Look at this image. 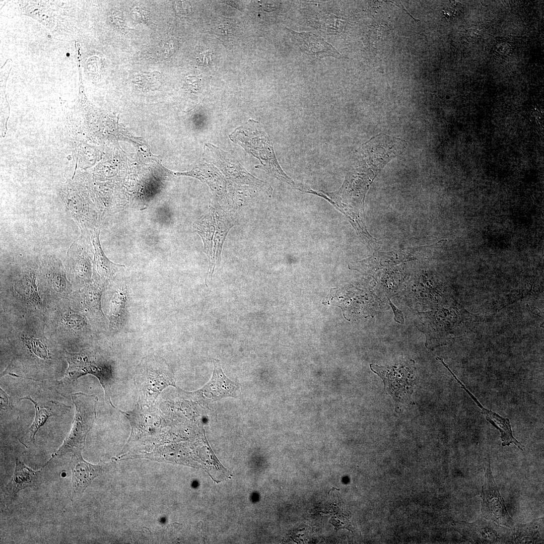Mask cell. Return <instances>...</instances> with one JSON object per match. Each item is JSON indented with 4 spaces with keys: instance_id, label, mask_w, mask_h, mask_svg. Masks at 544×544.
<instances>
[{
    "instance_id": "1",
    "label": "cell",
    "mask_w": 544,
    "mask_h": 544,
    "mask_svg": "<svg viewBox=\"0 0 544 544\" xmlns=\"http://www.w3.org/2000/svg\"><path fill=\"white\" fill-rule=\"evenodd\" d=\"M230 138L257 158L262 164V168L269 175L295 188L301 189L302 184L295 182L281 168L276 158L272 143L258 122L249 120L244 125L237 127L230 135Z\"/></svg>"
},
{
    "instance_id": "2",
    "label": "cell",
    "mask_w": 544,
    "mask_h": 544,
    "mask_svg": "<svg viewBox=\"0 0 544 544\" xmlns=\"http://www.w3.org/2000/svg\"><path fill=\"white\" fill-rule=\"evenodd\" d=\"M134 380L141 406L151 405L164 389L175 386L168 365L162 358L154 355L141 360L136 368Z\"/></svg>"
},
{
    "instance_id": "3",
    "label": "cell",
    "mask_w": 544,
    "mask_h": 544,
    "mask_svg": "<svg viewBox=\"0 0 544 544\" xmlns=\"http://www.w3.org/2000/svg\"><path fill=\"white\" fill-rule=\"evenodd\" d=\"M72 397L76 409L72 428L62 445L53 453L52 458L67 452L81 454L87 434L96 418L97 397L81 392L73 394Z\"/></svg>"
},
{
    "instance_id": "4",
    "label": "cell",
    "mask_w": 544,
    "mask_h": 544,
    "mask_svg": "<svg viewBox=\"0 0 544 544\" xmlns=\"http://www.w3.org/2000/svg\"><path fill=\"white\" fill-rule=\"evenodd\" d=\"M206 147L205 158L216 165L227 178L238 184L259 188L270 195L273 190L270 185L248 173L234 157L211 144L206 145Z\"/></svg>"
},
{
    "instance_id": "5",
    "label": "cell",
    "mask_w": 544,
    "mask_h": 544,
    "mask_svg": "<svg viewBox=\"0 0 544 544\" xmlns=\"http://www.w3.org/2000/svg\"><path fill=\"white\" fill-rule=\"evenodd\" d=\"M66 358L69 367L66 371L63 381L72 382L79 377L86 374L96 376L102 385L106 399L110 403V386L112 381V374L110 366L98 360L96 358L89 357L83 353H66Z\"/></svg>"
},
{
    "instance_id": "6",
    "label": "cell",
    "mask_w": 544,
    "mask_h": 544,
    "mask_svg": "<svg viewBox=\"0 0 544 544\" xmlns=\"http://www.w3.org/2000/svg\"><path fill=\"white\" fill-rule=\"evenodd\" d=\"M485 481L481 493L482 514L498 524L512 527L514 521L509 514L492 475L489 458L484 464Z\"/></svg>"
},
{
    "instance_id": "7",
    "label": "cell",
    "mask_w": 544,
    "mask_h": 544,
    "mask_svg": "<svg viewBox=\"0 0 544 544\" xmlns=\"http://www.w3.org/2000/svg\"><path fill=\"white\" fill-rule=\"evenodd\" d=\"M370 368L383 379L387 394L391 395L396 400L404 399L413 392L416 373L412 364L398 366H378L371 364Z\"/></svg>"
},
{
    "instance_id": "8",
    "label": "cell",
    "mask_w": 544,
    "mask_h": 544,
    "mask_svg": "<svg viewBox=\"0 0 544 544\" xmlns=\"http://www.w3.org/2000/svg\"><path fill=\"white\" fill-rule=\"evenodd\" d=\"M61 194L66 212L77 223L82 234H87L88 231L91 233L97 229L93 226L91 208L79 183H67L62 188Z\"/></svg>"
},
{
    "instance_id": "9",
    "label": "cell",
    "mask_w": 544,
    "mask_h": 544,
    "mask_svg": "<svg viewBox=\"0 0 544 544\" xmlns=\"http://www.w3.org/2000/svg\"><path fill=\"white\" fill-rule=\"evenodd\" d=\"M87 235L82 234L70 246L65 264L71 280L75 283H86L90 275L91 265L87 252Z\"/></svg>"
},
{
    "instance_id": "10",
    "label": "cell",
    "mask_w": 544,
    "mask_h": 544,
    "mask_svg": "<svg viewBox=\"0 0 544 544\" xmlns=\"http://www.w3.org/2000/svg\"><path fill=\"white\" fill-rule=\"evenodd\" d=\"M302 53L311 58L326 56L339 57L341 54L321 37L311 32H297L289 30Z\"/></svg>"
},
{
    "instance_id": "11",
    "label": "cell",
    "mask_w": 544,
    "mask_h": 544,
    "mask_svg": "<svg viewBox=\"0 0 544 544\" xmlns=\"http://www.w3.org/2000/svg\"><path fill=\"white\" fill-rule=\"evenodd\" d=\"M72 470V497L81 494L92 481L103 471L100 465H93L85 461L82 454H73L71 461Z\"/></svg>"
},
{
    "instance_id": "12",
    "label": "cell",
    "mask_w": 544,
    "mask_h": 544,
    "mask_svg": "<svg viewBox=\"0 0 544 544\" xmlns=\"http://www.w3.org/2000/svg\"><path fill=\"white\" fill-rule=\"evenodd\" d=\"M464 535L480 542L498 543L505 541L509 537V529L495 523L479 519L472 523H463Z\"/></svg>"
},
{
    "instance_id": "13",
    "label": "cell",
    "mask_w": 544,
    "mask_h": 544,
    "mask_svg": "<svg viewBox=\"0 0 544 544\" xmlns=\"http://www.w3.org/2000/svg\"><path fill=\"white\" fill-rule=\"evenodd\" d=\"M40 277L51 288L58 293H66L70 289L64 266L53 255H45L40 268Z\"/></svg>"
},
{
    "instance_id": "14",
    "label": "cell",
    "mask_w": 544,
    "mask_h": 544,
    "mask_svg": "<svg viewBox=\"0 0 544 544\" xmlns=\"http://www.w3.org/2000/svg\"><path fill=\"white\" fill-rule=\"evenodd\" d=\"M215 220L217 223L216 231L214 238V246L212 257L209 261V266L206 279V283L210 282L212 280L215 268L219 266L221 260L222 247L226 237L234 226L233 222L227 217L222 210L214 209Z\"/></svg>"
},
{
    "instance_id": "15",
    "label": "cell",
    "mask_w": 544,
    "mask_h": 544,
    "mask_svg": "<svg viewBox=\"0 0 544 544\" xmlns=\"http://www.w3.org/2000/svg\"><path fill=\"white\" fill-rule=\"evenodd\" d=\"M447 368L459 383L462 388L468 393L472 399L475 402L477 405L482 410V413L485 416L487 420L499 430L501 433V439L502 441V445L504 446H508L513 443L520 450H523L524 449V446L518 442L512 435L509 420L507 418H503L495 412L484 407L474 396L473 395V394L466 388L464 384L452 372L450 369L448 367Z\"/></svg>"
},
{
    "instance_id": "16",
    "label": "cell",
    "mask_w": 544,
    "mask_h": 544,
    "mask_svg": "<svg viewBox=\"0 0 544 544\" xmlns=\"http://www.w3.org/2000/svg\"><path fill=\"white\" fill-rule=\"evenodd\" d=\"M213 363L214 369L212 379L203 389L205 395L209 398L215 400L225 396H234L237 390V385L224 375L219 360L214 359Z\"/></svg>"
},
{
    "instance_id": "17",
    "label": "cell",
    "mask_w": 544,
    "mask_h": 544,
    "mask_svg": "<svg viewBox=\"0 0 544 544\" xmlns=\"http://www.w3.org/2000/svg\"><path fill=\"white\" fill-rule=\"evenodd\" d=\"M40 475L41 470L34 471L16 458L14 474L6 487L7 493L12 498H15L20 490L37 486Z\"/></svg>"
},
{
    "instance_id": "18",
    "label": "cell",
    "mask_w": 544,
    "mask_h": 544,
    "mask_svg": "<svg viewBox=\"0 0 544 544\" xmlns=\"http://www.w3.org/2000/svg\"><path fill=\"white\" fill-rule=\"evenodd\" d=\"M100 229L97 228L91 233V240L95 252L92 261L94 271L101 278L111 280L123 265L111 261L105 255L100 242Z\"/></svg>"
},
{
    "instance_id": "19",
    "label": "cell",
    "mask_w": 544,
    "mask_h": 544,
    "mask_svg": "<svg viewBox=\"0 0 544 544\" xmlns=\"http://www.w3.org/2000/svg\"><path fill=\"white\" fill-rule=\"evenodd\" d=\"M213 208H211L210 213L199 219L193 224L195 232L201 237L204 251L209 258V261L213 254V240L215 231L216 220Z\"/></svg>"
},
{
    "instance_id": "20",
    "label": "cell",
    "mask_w": 544,
    "mask_h": 544,
    "mask_svg": "<svg viewBox=\"0 0 544 544\" xmlns=\"http://www.w3.org/2000/svg\"><path fill=\"white\" fill-rule=\"evenodd\" d=\"M15 291L22 297L37 305L41 301L37 292L36 273L32 269L23 271L14 284Z\"/></svg>"
},
{
    "instance_id": "21",
    "label": "cell",
    "mask_w": 544,
    "mask_h": 544,
    "mask_svg": "<svg viewBox=\"0 0 544 544\" xmlns=\"http://www.w3.org/2000/svg\"><path fill=\"white\" fill-rule=\"evenodd\" d=\"M178 175L190 176L206 182L213 192L218 196L224 197L226 194V182L222 176L213 169L196 168L190 171L179 173Z\"/></svg>"
},
{
    "instance_id": "22",
    "label": "cell",
    "mask_w": 544,
    "mask_h": 544,
    "mask_svg": "<svg viewBox=\"0 0 544 544\" xmlns=\"http://www.w3.org/2000/svg\"><path fill=\"white\" fill-rule=\"evenodd\" d=\"M126 294L122 290L115 292L109 304L108 318L110 326L113 329H118L125 321L127 304Z\"/></svg>"
},
{
    "instance_id": "23",
    "label": "cell",
    "mask_w": 544,
    "mask_h": 544,
    "mask_svg": "<svg viewBox=\"0 0 544 544\" xmlns=\"http://www.w3.org/2000/svg\"><path fill=\"white\" fill-rule=\"evenodd\" d=\"M22 399H27L31 400L34 403L36 409V416L34 421L30 428L31 438L33 442H34L35 436L38 429L43 425L47 419L54 414L50 408L40 407L38 403L32 399L29 396L23 397Z\"/></svg>"
},
{
    "instance_id": "24",
    "label": "cell",
    "mask_w": 544,
    "mask_h": 544,
    "mask_svg": "<svg viewBox=\"0 0 544 544\" xmlns=\"http://www.w3.org/2000/svg\"><path fill=\"white\" fill-rule=\"evenodd\" d=\"M84 301L87 308L93 312L102 315L100 308V293L98 290L92 287L86 288L83 291Z\"/></svg>"
},
{
    "instance_id": "25",
    "label": "cell",
    "mask_w": 544,
    "mask_h": 544,
    "mask_svg": "<svg viewBox=\"0 0 544 544\" xmlns=\"http://www.w3.org/2000/svg\"><path fill=\"white\" fill-rule=\"evenodd\" d=\"M24 343L29 350L38 357L46 359L48 357V352L44 344L39 339L31 336H24L22 338Z\"/></svg>"
},
{
    "instance_id": "26",
    "label": "cell",
    "mask_w": 544,
    "mask_h": 544,
    "mask_svg": "<svg viewBox=\"0 0 544 544\" xmlns=\"http://www.w3.org/2000/svg\"><path fill=\"white\" fill-rule=\"evenodd\" d=\"M64 319L66 324L74 330H78L86 325L84 319L79 314H69Z\"/></svg>"
},
{
    "instance_id": "27",
    "label": "cell",
    "mask_w": 544,
    "mask_h": 544,
    "mask_svg": "<svg viewBox=\"0 0 544 544\" xmlns=\"http://www.w3.org/2000/svg\"><path fill=\"white\" fill-rule=\"evenodd\" d=\"M389 303L391 305L394 314V320L398 323L403 324L404 323L403 315L401 311L398 310L389 300Z\"/></svg>"
},
{
    "instance_id": "28",
    "label": "cell",
    "mask_w": 544,
    "mask_h": 544,
    "mask_svg": "<svg viewBox=\"0 0 544 544\" xmlns=\"http://www.w3.org/2000/svg\"><path fill=\"white\" fill-rule=\"evenodd\" d=\"M1 393L2 394V395H1V397H2V399L1 400V401H2V402L1 403V405H2L3 407H6L8 404V399L6 393H5L4 391H2Z\"/></svg>"
}]
</instances>
